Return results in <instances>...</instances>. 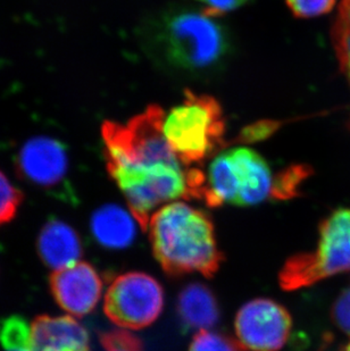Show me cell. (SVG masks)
Instances as JSON below:
<instances>
[{"label": "cell", "mask_w": 350, "mask_h": 351, "mask_svg": "<svg viewBox=\"0 0 350 351\" xmlns=\"http://www.w3.org/2000/svg\"><path fill=\"white\" fill-rule=\"evenodd\" d=\"M165 119L152 105L126 124L106 121L102 128L108 174L145 231L156 207L178 198L198 200L202 184V169L185 166L167 143Z\"/></svg>", "instance_id": "6da1fadb"}, {"label": "cell", "mask_w": 350, "mask_h": 351, "mask_svg": "<svg viewBox=\"0 0 350 351\" xmlns=\"http://www.w3.org/2000/svg\"><path fill=\"white\" fill-rule=\"evenodd\" d=\"M149 240L163 271L171 276L199 273L211 278L223 262L211 217L185 202L163 206L150 217Z\"/></svg>", "instance_id": "7a4b0ae2"}, {"label": "cell", "mask_w": 350, "mask_h": 351, "mask_svg": "<svg viewBox=\"0 0 350 351\" xmlns=\"http://www.w3.org/2000/svg\"><path fill=\"white\" fill-rule=\"evenodd\" d=\"M149 53L170 70L202 75L228 56L230 41L221 24L204 12L172 10L149 22Z\"/></svg>", "instance_id": "3957f363"}, {"label": "cell", "mask_w": 350, "mask_h": 351, "mask_svg": "<svg viewBox=\"0 0 350 351\" xmlns=\"http://www.w3.org/2000/svg\"><path fill=\"white\" fill-rule=\"evenodd\" d=\"M275 180L261 155L247 148H235L218 155L211 162L202 202L211 208L224 204L257 205L272 198Z\"/></svg>", "instance_id": "277c9868"}, {"label": "cell", "mask_w": 350, "mask_h": 351, "mask_svg": "<svg viewBox=\"0 0 350 351\" xmlns=\"http://www.w3.org/2000/svg\"><path fill=\"white\" fill-rule=\"evenodd\" d=\"M165 138L185 166L200 164L224 146L225 121L218 100L190 90L166 117Z\"/></svg>", "instance_id": "5b68a950"}, {"label": "cell", "mask_w": 350, "mask_h": 351, "mask_svg": "<svg viewBox=\"0 0 350 351\" xmlns=\"http://www.w3.org/2000/svg\"><path fill=\"white\" fill-rule=\"evenodd\" d=\"M347 271H350V207L337 209L323 219L315 250L288 259L279 273V283L284 291H294Z\"/></svg>", "instance_id": "8992f818"}, {"label": "cell", "mask_w": 350, "mask_h": 351, "mask_svg": "<svg viewBox=\"0 0 350 351\" xmlns=\"http://www.w3.org/2000/svg\"><path fill=\"white\" fill-rule=\"evenodd\" d=\"M164 291L156 278L142 272L121 274L106 292L104 312L119 328L141 330L159 317Z\"/></svg>", "instance_id": "52a82bcc"}, {"label": "cell", "mask_w": 350, "mask_h": 351, "mask_svg": "<svg viewBox=\"0 0 350 351\" xmlns=\"http://www.w3.org/2000/svg\"><path fill=\"white\" fill-rule=\"evenodd\" d=\"M292 318L272 299L248 302L235 316L237 342L244 351H279L290 337Z\"/></svg>", "instance_id": "ba28073f"}, {"label": "cell", "mask_w": 350, "mask_h": 351, "mask_svg": "<svg viewBox=\"0 0 350 351\" xmlns=\"http://www.w3.org/2000/svg\"><path fill=\"white\" fill-rule=\"evenodd\" d=\"M49 285L60 308L75 317L93 312L103 293V278L89 263L79 262L67 269L54 271Z\"/></svg>", "instance_id": "9c48e42d"}, {"label": "cell", "mask_w": 350, "mask_h": 351, "mask_svg": "<svg viewBox=\"0 0 350 351\" xmlns=\"http://www.w3.org/2000/svg\"><path fill=\"white\" fill-rule=\"evenodd\" d=\"M16 166L27 182L43 189H56L69 172L67 148L50 136H34L21 148Z\"/></svg>", "instance_id": "30bf717a"}, {"label": "cell", "mask_w": 350, "mask_h": 351, "mask_svg": "<svg viewBox=\"0 0 350 351\" xmlns=\"http://www.w3.org/2000/svg\"><path fill=\"white\" fill-rule=\"evenodd\" d=\"M31 337L34 351H90L88 332L71 316H38Z\"/></svg>", "instance_id": "8fae6325"}, {"label": "cell", "mask_w": 350, "mask_h": 351, "mask_svg": "<svg viewBox=\"0 0 350 351\" xmlns=\"http://www.w3.org/2000/svg\"><path fill=\"white\" fill-rule=\"evenodd\" d=\"M36 247L43 264L54 271L79 263L83 254L79 233L67 223L57 219H50L43 226Z\"/></svg>", "instance_id": "7c38bea8"}, {"label": "cell", "mask_w": 350, "mask_h": 351, "mask_svg": "<svg viewBox=\"0 0 350 351\" xmlns=\"http://www.w3.org/2000/svg\"><path fill=\"white\" fill-rule=\"evenodd\" d=\"M176 312L185 331H204L220 319V307L207 285L190 283L178 293Z\"/></svg>", "instance_id": "4fadbf2b"}, {"label": "cell", "mask_w": 350, "mask_h": 351, "mask_svg": "<svg viewBox=\"0 0 350 351\" xmlns=\"http://www.w3.org/2000/svg\"><path fill=\"white\" fill-rule=\"evenodd\" d=\"M132 214L117 205H105L93 213L90 229L100 245L108 249L129 247L137 237Z\"/></svg>", "instance_id": "5bb4252c"}, {"label": "cell", "mask_w": 350, "mask_h": 351, "mask_svg": "<svg viewBox=\"0 0 350 351\" xmlns=\"http://www.w3.org/2000/svg\"><path fill=\"white\" fill-rule=\"evenodd\" d=\"M332 43L341 71L350 86V0H340L332 27Z\"/></svg>", "instance_id": "9a60e30c"}, {"label": "cell", "mask_w": 350, "mask_h": 351, "mask_svg": "<svg viewBox=\"0 0 350 351\" xmlns=\"http://www.w3.org/2000/svg\"><path fill=\"white\" fill-rule=\"evenodd\" d=\"M0 346L3 351H34L31 325L20 316L0 321Z\"/></svg>", "instance_id": "2e32d148"}, {"label": "cell", "mask_w": 350, "mask_h": 351, "mask_svg": "<svg viewBox=\"0 0 350 351\" xmlns=\"http://www.w3.org/2000/svg\"><path fill=\"white\" fill-rule=\"evenodd\" d=\"M311 174V169L306 166H291L275 176V188L272 198L275 200H287L298 195L301 184Z\"/></svg>", "instance_id": "e0dca14e"}, {"label": "cell", "mask_w": 350, "mask_h": 351, "mask_svg": "<svg viewBox=\"0 0 350 351\" xmlns=\"http://www.w3.org/2000/svg\"><path fill=\"white\" fill-rule=\"evenodd\" d=\"M22 202V193L0 171V226L10 223L16 216Z\"/></svg>", "instance_id": "ac0fdd59"}, {"label": "cell", "mask_w": 350, "mask_h": 351, "mask_svg": "<svg viewBox=\"0 0 350 351\" xmlns=\"http://www.w3.org/2000/svg\"><path fill=\"white\" fill-rule=\"evenodd\" d=\"M188 351H244L238 342L228 335L209 330L199 331L192 339Z\"/></svg>", "instance_id": "d6986e66"}, {"label": "cell", "mask_w": 350, "mask_h": 351, "mask_svg": "<svg viewBox=\"0 0 350 351\" xmlns=\"http://www.w3.org/2000/svg\"><path fill=\"white\" fill-rule=\"evenodd\" d=\"M294 16L310 19L329 13L336 0H285Z\"/></svg>", "instance_id": "ffe728a7"}, {"label": "cell", "mask_w": 350, "mask_h": 351, "mask_svg": "<svg viewBox=\"0 0 350 351\" xmlns=\"http://www.w3.org/2000/svg\"><path fill=\"white\" fill-rule=\"evenodd\" d=\"M332 318L338 328L350 335V288L342 292L334 302Z\"/></svg>", "instance_id": "44dd1931"}, {"label": "cell", "mask_w": 350, "mask_h": 351, "mask_svg": "<svg viewBox=\"0 0 350 351\" xmlns=\"http://www.w3.org/2000/svg\"><path fill=\"white\" fill-rule=\"evenodd\" d=\"M202 3V12L211 17L220 16L223 14L242 6L247 0H197Z\"/></svg>", "instance_id": "7402d4cb"}, {"label": "cell", "mask_w": 350, "mask_h": 351, "mask_svg": "<svg viewBox=\"0 0 350 351\" xmlns=\"http://www.w3.org/2000/svg\"><path fill=\"white\" fill-rule=\"evenodd\" d=\"M275 130H277V123L259 122L244 130L242 139L245 143L258 141V140L264 139L266 136L272 134Z\"/></svg>", "instance_id": "603a6c76"}, {"label": "cell", "mask_w": 350, "mask_h": 351, "mask_svg": "<svg viewBox=\"0 0 350 351\" xmlns=\"http://www.w3.org/2000/svg\"><path fill=\"white\" fill-rule=\"evenodd\" d=\"M342 351H350V341L348 342L347 345H346V347L342 349Z\"/></svg>", "instance_id": "cb8c5ba5"}, {"label": "cell", "mask_w": 350, "mask_h": 351, "mask_svg": "<svg viewBox=\"0 0 350 351\" xmlns=\"http://www.w3.org/2000/svg\"><path fill=\"white\" fill-rule=\"evenodd\" d=\"M112 351H123V350H112Z\"/></svg>", "instance_id": "d4e9b609"}]
</instances>
